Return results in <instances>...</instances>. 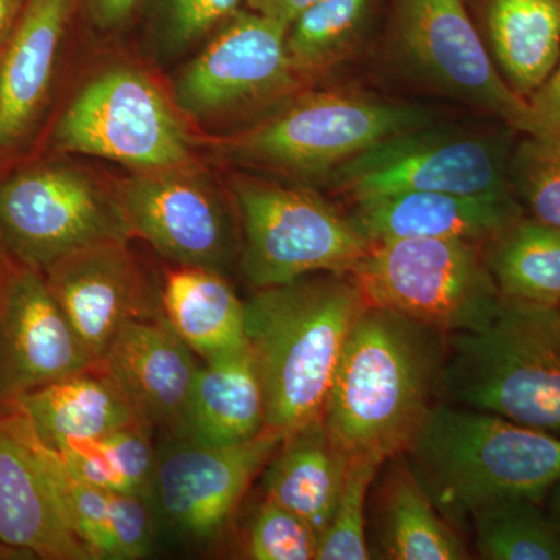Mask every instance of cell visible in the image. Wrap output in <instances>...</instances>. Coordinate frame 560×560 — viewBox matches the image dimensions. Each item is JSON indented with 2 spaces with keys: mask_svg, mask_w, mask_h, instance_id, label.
<instances>
[{
  "mask_svg": "<svg viewBox=\"0 0 560 560\" xmlns=\"http://www.w3.org/2000/svg\"><path fill=\"white\" fill-rule=\"evenodd\" d=\"M447 334L368 305L350 331L323 419L348 456L407 451L438 401Z\"/></svg>",
  "mask_w": 560,
  "mask_h": 560,
  "instance_id": "6da1fadb",
  "label": "cell"
},
{
  "mask_svg": "<svg viewBox=\"0 0 560 560\" xmlns=\"http://www.w3.org/2000/svg\"><path fill=\"white\" fill-rule=\"evenodd\" d=\"M368 305L352 272H316L254 290L245 301V331L267 429L289 434L323 418L346 341Z\"/></svg>",
  "mask_w": 560,
  "mask_h": 560,
  "instance_id": "7a4b0ae2",
  "label": "cell"
},
{
  "mask_svg": "<svg viewBox=\"0 0 560 560\" xmlns=\"http://www.w3.org/2000/svg\"><path fill=\"white\" fill-rule=\"evenodd\" d=\"M411 470L456 528L495 501L541 503L560 480V438L436 401L407 451Z\"/></svg>",
  "mask_w": 560,
  "mask_h": 560,
  "instance_id": "3957f363",
  "label": "cell"
},
{
  "mask_svg": "<svg viewBox=\"0 0 560 560\" xmlns=\"http://www.w3.org/2000/svg\"><path fill=\"white\" fill-rule=\"evenodd\" d=\"M438 401L560 433V320L503 301L485 326L447 335Z\"/></svg>",
  "mask_w": 560,
  "mask_h": 560,
  "instance_id": "277c9868",
  "label": "cell"
},
{
  "mask_svg": "<svg viewBox=\"0 0 560 560\" xmlns=\"http://www.w3.org/2000/svg\"><path fill=\"white\" fill-rule=\"evenodd\" d=\"M433 121L429 109L350 92L300 95L245 131L221 139L224 160L293 178H327L375 143Z\"/></svg>",
  "mask_w": 560,
  "mask_h": 560,
  "instance_id": "5b68a950",
  "label": "cell"
},
{
  "mask_svg": "<svg viewBox=\"0 0 560 560\" xmlns=\"http://www.w3.org/2000/svg\"><path fill=\"white\" fill-rule=\"evenodd\" d=\"M231 197L241 228V270L253 290L316 272H352L371 242L350 217L315 191L235 175Z\"/></svg>",
  "mask_w": 560,
  "mask_h": 560,
  "instance_id": "8992f818",
  "label": "cell"
},
{
  "mask_svg": "<svg viewBox=\"0 0 560 560\" xmlns=\"http://www.w3.org/2000/svg\"><path fill=\"white\" fill-rule=\"evenodd\" d=\"M481 245L466 238L371 243L352 275L372 305L447 335L474 330L503 304Z\"/></svg>",
  "mask_w": 560,
  "mask_h": 560,
  "instance_id": "52a82bcc",
  "label": "cell"
},
{
  "mask_svg": "<svg viewBox=\"0 0 560 560\" xmlns=\"http://www.w3.org/2000/svg\"><path fill=\"white\" fill-rule=\"evenodd\" d=\"M514 128L489 132L422 125L361 151L327 176L353 201L396 191L515 194L510 178Z\"/></svg>",
  "mask_w": 560,
  "mask_h": 560,
  "instance_id": "ba28073f",
  "label": "cell"
},
{
  "mask_svg": "<svg viewBox=\"0 0 560 560\" xmlns=\"http://www.w3.org/2000/svg\"><path fill=\"white\" fill-rule=\"evenodd\" d=\"M130 238L117 191L80 168L46 162L0 183V245L22 267L44 272L81 249Z\"/></svg>",
  "mask_w": 560,
  "mask_h": 560,
  "instance_id": "9c48e42d",
  "label": "cell"
},
{
  "mask_svg": "<svg viewBox=\"0 0 560 560\" xmlns=\"http://www.w3.org/2000/svg\"><path fill=\"white\" fill-rule=\"evenodd\" d=\"M54 143L132 172L191 164V142L168 98L142 70L114 66L88 81L62 110Z\"/></svg>",
  "mask_w": 560,
  "mask_h": 560,
  "instance_id": "30bf717a",
  "label": "cell"
},
{
  "mask_svg": "<svg viewBox=\"0 0 560 560\" xmlns=\"http://www.w3.org/2000/svg\"><path fill=\"white\" fill-rule=\"evenodd\" d=\"M285 436L265 429L243 444L215 447L162 434L149 493L158 537L194 548L219 540Z\"/></svg>",
  "mask_w": 560,
  "mask_h": 560,
  "instance_id": "8fae6325",
  "label": "cell"
},
{
  "mask_svg": "<svg viewBox=\"0 0 560 560\" xmlns=\"http://www.w3.org/2000/svg\"><path fill=\"white\" fill-rule=\"evenodd\" d=\"M116 191L131 237L150 243L176 267L226 275L241 256L234 213L197 162L135 172Z\"/></svg>",
  "mask_w": 560,
  "mask_h": 560,
  "instance_id": "7c38bea8",
  "label": "cell"
},
{
  "mask_svg": "<svg viewBox=\"0 0 560 560\" xmlns=\"http://www.w3.org/2000/svg\"><path fill=\"white\" fill-rule=\"evenodd\" d=\"M287 28L256 11L237 10L176 75V106L195 120L221 119L294 86Z\"/></svg>",
  "mask_w": 560,
  "mask_h": 560,
  "instance_id": "4fadbf2b",
  "label": "cell"
},
{
  "mask_svg": "<svg viewBox=\"0 0 560 560\" xmlns=\"http://www.w3.org/2000/svg\"><path fill=\"white\" fill-rule=\"evenodd\" d=\"M397 33L423 79L530 135L528 103L501 79L463 0H400Z\"/></svg>",
  "mask_w": 560,
  "mask_h": 560,
  "instance_id": "5bb4252c",
  "label": "cell"
},
{
  "mask_svg": "<svg viewBox=\"0 0 560 560\" xmlns=\"http://www.w3.org/2000/svg\"><path fill=\"white\" fill-rule=\"evenodd\" d=\"M65 466L14 408L0 410V544L46 560H92L65 510Z\"/></svg>",
  "mask_w": 560,
  "mask_h": 560,
  "instance_id": "9a60e30c",
  "label": "cell"
},
{
  "mask_svg": "<svg viewBox=\"0 0 560 560\" xmlns=\"http://www.w3.org/2000/svg\"><path fill=\"white\" fill-rule=\"evenodd\" d=\"M94 366L44 272L18 265L0 298V410Z\"/></svg>",
  "mask_w": 560,
  "mask_h": 560,
  "instance_id": "2e32d148",
  "label": "cell"
},
{
  "mask_svg": "<svg viewBox=\"0 0 560 560\" xmlns=\"http://www.w3.org/2000/svg\"><path fill=\"white\" fill-rule=\"evenodd\" d=\"M44 276L95 364L128 323L164 316L161 287L147 278L128 242L70 254Z\"/></svg>",
  "mask_w": 560,
  "mask_h": 560,
  "instance_id": "e0dca14e",
  "label": "cell"
},
{
  "mask_svg": "<svg viewBox=\"0 0 560 560\" xmlns=\"http://www.w3.org/2000/svg\"><path fill=\"white\" fill-rule=\"evenodd\" d=\"M95 366L119 386L139 419L162 434L178 427L200 370L165 316L128 323Z\"/></svg>",
  "mask_w": 560,
  "mask_h": 560,
  "instance_id": "ac0fdd59",
  "label": "cell"
},
{
  "mask_svg": "<svg viewBox=\"0 0 560 560\" xmlns=\"http://www.w3.org/2000/svg\"><path fill=\"white\" fill-rule=\"evenodd\" d=\"M523 217L517 195L396 191L355 201L353 223L371 243L399 238L492 242Z\"/></svg>",
  "mask_w": 560,
  "mask_h": 560,
  "instance_id": "d6986e66",
  "label": "cell"
},
{
  "mask_svg": "<svg viewBox=\"0 0 560 560\" xmlns=\"http://www.w3.org/2000/svg\"><path fill=\"white\" fill-rule=\"evenodd\" d=\"M77 3L79 0H28L0 50V149L20 145L35 130Z\"/></svg>",
  "mask_w": 560,
  "mask_h": 560,
  "instance_id": "ffe728a7",
  "label": "cell"
},
{
  "mask_svg": "<svg viewBox=\"0 0 560 560\" xmlns=\"http://www.w3.org/2000/svg\"><path fill=\"white\" fill-rule=\"evenodd\" d=\"M265 429L264 386L248 345L202 361L183 418L168 436L224 447L254 440Z\"/></svg>",
  "mask_w": 560,
  "mask_h": 560,
  "instance_id": "44dd1931",
  "label": "cell"
},
{
  "mask_svg": "<svg viewBox=\"0 0 560 560\" xmlns=\"http://www.w3.org/2000/svg\"><path fill=\"white\" fill-rule=\"evenodd\" d=\"M349 456L319 418L291 431L261 471V490L304 518L319 539L340 497Z\"/></svg>",
  "mask_w": 560,
  "mask_h": 560,
  "instance_id": "7402d4cb",
  "label": "cell"
},
{
  "mask_svg": "<svg viewBox=\"0 0 560 560\" xmlns=\"http://www.w3.org/2000/svg\"><path fill=\"white\" fill-rule=\"evenodd\" d=\"M9 408L20 411L54 451L143 423L119 386L97 366L32 390Z\"/></svg>",
  "mask_w": 560,
  "mask_h": 560,
  "instance_id": "603a6c76",
  "label": "cell"
},
{
  "mask_svg": "<svg viewBox=\"0 0 560 560\" xmlns=\"http://www.w3.org/2000/svg\"><path fill=\"white\" fill-rule=\"evenodd\" d=\"M388 469L377 490L378 545L393 560H464L469 550L458 528L434 506L411 470L405 453L386 459Z\"/></svg>",
  "mask_w": 560,
  "mask_h": 560,
  "instance_id": "cb8c5ba5",
  "label": "cell"
},
{
  "mask_svg": "<svg viewBox=\"0 0 560 560\" xmlns=\"http://www.w3.org/2000/svg\"><path fill=\"white\" fill-rule=\"evenodd\" d=\"M161 301L172 329L201 361L219 359L248 346L245 302L223 272L173 268L162 280Z\"/></svg>",
  "mask_w": 560,
  "mask_h": 560,
  "instance_id": "d4e9b609",
  "label": "cell"
},
{
  "mask_svg": "<svg viewBox=\"0 0 560 560\" xmlns=\"http://www.w3.org/2000/svg\"><path fill=\"white\" fill-rule=\"evenodd\" d=\"M493 57L521 97L539 90L560 61V0H489Z\"/></svg>",
  "mask_w": 560,
  "mask_h": 560,
  "instance_id": "484cf974",
  "label": "cell"
},
{
  "mask_svg": "<svg viewBox=\"0 0 560 560\" xmlns=\"http://www.w3.org/2000/svg\"><path fill=\"white\" fill-rule=\"evenodd\" d=\"M486 264L501 300L521 307H560V230L536 219L515 221L493 238Z\"/></svg>",
  "mask_w": 560,
  "mask_h": 560,
  "instance_id": "4316f807",
  "label": "cell"
},
{
  "mask_svg": "<svg viewBox=\"0 0 560 560\" xmlns=\"http://www.w3.org/2000/svg\"><path fill=\"white\" fill-rule=\"evenodd\" d=\"M151 436L153 430L138 423L103 436L68 442L55 452L73 480L149 499L158 460Z\"/></svg>",
  "mask_w": 560,
  "mask_h": 560,
  "instance_id": "83f0119b",
  "label": "cell"
},
{
  "mask_svg": "<svg viewBox=\"0 0 560 560\" xmlns=\"http://www.w3.org/2000/svg\"><path fill=\"white\" fill-rule=\"evenodd\" d=\"M72 526L92 559H143L158 540L156 522L147 497L98 488H83L77 493Z\"/></svg>",
  "mask_w": 560,
  "mask_h": 560,
  "instance_id": "f1b7e54d",
  "label": "cell"
},
{
  "mask_svg": "<svg viewBox=\"0 0 560 560\" xmlns=\"http://www.w3.org/2000/svg\"><path fill=\"white\" fill-rule=\"evenodd\" d=\"M469 523L482 559L560 560V525L537 501H495L475 512Z\"/></svg>",
  "mask_w": 560,
  "mask_h": 560,
  "instance_id": "f546056e",
  "label": "cell"
},
{
  "mask_svg": "<svg viewBox=\"0 0 560 560\" xmlns=\"http://www.w3.org/2000/svg\"><path fill=\"white\" fill-rule=\"evenodd\" d=\"M371 0H319L287 28V54L298 75L323 72L341 61L360 39Z\"/></svg>",
  "mask_w": 560,
  "mask_h": 560,
  "instance_id": "4dcf8cb0",
  "label": "cell"
},
{
  "mask_svg": "<svg viewBox=\"0 0 560 560\" xmlns=\"http://www.w3.org/2000/svg\"><path fill=\"white\" fill-rule=\"evenodd\" d=\"M386 460L372 455L349 456L337 506L323 536L318 560L371 559L366 537V506L371 486Z\"/></svg>",
  "mask_w": 560,
  "mask_h": 560,
  "instance_id": "1f68e13d",
  "label": "cell"
},
{
  "mask_svg": "<svg viewBox=\"0 0 560 560\" xmlns=\"http://www.w3.org/2000/svg\"><path fill=\"white\" fill-rule=\"evenodd\" d=\"M512 189L533 219L560 230V145L526 136L511 156Z\"/></svg>",
  "mask_w": 560,
  "mask_h": 560,
  "instance_id": "d6a6232c",
  "label": "cell"
},
{
  "mask_svg": "<svg viewBox=\"0 0 560 560\" xmlns=\"http://www.w3.org/2000/svg\"><path fill=\"white\" fill-rule=\"evenodd\" d=\"M319 536L304 518L270 499H261L250 517L245 556L253 560L316 559Z\"/></svg>",
  "mask_w": 560,
  "mask_h": 560,
  "instance_id": "836d02e7",
  "label": "cell"
},
{
  "mask_svg": "<svg viewBox=\"0 0 560 560\" xmlns=\"http://www.w3.org/2000/svg\"><path fill=\"white\" fill-rule=\"evenodd\" d=\"M245 0H161V39L168 51L189 49L215 31Z\"/></svg>",
  "mask_w": 560,
  "mask_h": 560,
  "instance_id": "e575fe53",
  "label": "cell"
},
{
  "mask_svg": "<svg viewBox=\"0 0 560 560\" xmlns=\"http://www.w3.org/2000/svg\"><path fill=\"white\" fill-rule=\"evenodd\" d=\"M526 103L530 113L529 136L560 145V61Z\"/></svg>",
  "mask_w": 560,
  "mask_h": 560,
  "instance_id": "d590c367",
  "label": "cell"
},
{
  "mask_svg": "<svg viewBox=\"0 0 560 560\" xmlns=\"http://www.w3.org/2000/svg\"><path fill=\"white\" fill-rule=\"evenodd\" d=\"M142 0H88L91 20L102 31H114L125 24Z\"/></svg>",
  "mask_w": 560,
  "mask_h": 560,
  "instance_id": "8d00e7d4",
  "label": "cell"
},
{
  "mask_svg": "<svg viewBox=\"0 0 560 560\" xmlns=\"http://www.w3.org/2000/svg\"><path fill=\"white\" fill-rule=\"evenodd\" d=\"M250 11L280 22L289 27L298 16L319 0H245Z\"/></svg>",
  "mask_w": 560,
  "mask_h": 560,
  "instance_id": "74e56055",
  "label": "cell"
},
{
  "mask_svg": "<svg viewBox=\"0 0 560 560\" xmlns=\"http://www.w3.org/2000/svg\"><path fill=\"white\" fill-rule=\"evenodd\" d=\"M28 0H0V50L16 28Z\"/></svg>",
  "mask_w": 560,
  "mask_h": 560,
  "instance_id": "f35d334b",
  "label": "cell"
},
{
  "mask_svg": "<svg viewBox=\"0 0 560 560\" xmlns=\"http://www.w3.org/2000/svg\"><path fill=\"white\" fill-rule=\"evenodd\" d=\"M550 515L560 525V480L551 489Z\"/></svg>",
  "mask_w": 560,
  "mask_h": 560,
  "instance_id": "ab89813d",
  "label": "cell"
},
{
  "mask_svg": "<svg viewBox=\"0 0 560 560\" xmlns=\"http://www.w3.org/2000/svg\"><path fill=\"white\" fill-rule=\"evenodd\" d=\"M10 271L7 261L0 256V298H2L3 287H5L7 279H9Z\"/></svg>",
  "mask_w": 560,
  "mask_h": 560,
  "instance_id": "60d3db41",
  "label": "cell"
},
{
  "mask_svg": "<svg viewBox=\"0 0 560 560\" xmlns=\"http://www.w3.org/2000/svg\"><path fill=\"white\" fill-rule=\"evenodd\" d=\"M556 312H558V316H559V320H560V307Z\"/></svg>",
  "mask_w": 560,
  "mask_h": 560,
  "instance_id": "b9f144b4",
  "label": "cell"
}]
</instances>
